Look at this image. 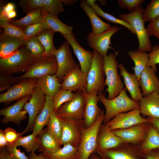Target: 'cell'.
<instances>
[{"label": "cell", "instance_id": "1", "mask_svg": "<svg viewBox=\"0 0 159 159\" xmlns=\"http://www.w3.org/2000/svg\"><path fill=\"white\" fill-rule=\"evenodd\" d=\"M36 59L24 45L9 57L0 58V75L9 76L25 72Z\"/></svg>", "mask_w": 159, "mask_h": 159}, {"label": "cell", "instance_id": "2", "mask_svg": "<svg viewBox=\"0 0 159 159\" xmlns=\"http://www.w3.org/2000/svg\"><path fill=\"white\" fill-rule=\"evenodd\" d=\"M100 101L104 106L106 112L104 122L107 123L117 115L132 110L139 106V102L133 101L126 93L124 88L119 94L115 98L109 100L107 98L102 92L98 93Z\"/></svg>", "mask_w": 159, "mask_h": 159}, {"label": "cell", "instance_id": "3", "mask_svg": "<svg viewBox=\"0 0 159 159\" xmlns=\"http://www.w3.org/2000/svg\"><path fill=\"white\" fill-rule=\"evenodd\" d=\"M104 113L102 111L98 118L90 127H81V137L78 148L77 159H90V156L96 152L97 146L99 130L104 121Z\"/></svg>", "mask_w": 159, "mask_h": 159}, {"label": "cell", "instance_id": "4", "mask_svg": "<svg viewBox=\"0 0 159 159\" xmlns=\"http://www.w3.org/2000/svg\"><path fill=\"white\" fill-rule=\"evenodd\" d=\"M118 51H115L103 57V68L106 76L105 85L107 86L106 92H108V99H113L120 93L124 85L118 72V61L116 59Z\"/></svg>", "mask_w": 159, "mask_h": 159}, {"label": "cell", "instance_id": "5", "mask_svg": "<svg viewBox=\"0 0 159 159\" xmlns=\"http://www.w3.org/2000/svg\"><path fill=\"white\" fill-rule=\"evenodd\" d=\"M143 10L142 7L140 6L130 13L120 15L119 18L130 24L135 30L139 43L137 50L141 52H150L152 46L150 35L144 26Z\"/></svg>", "mask_w": 159, "mask_h": 159}, {"label": "cell", "instance_id": "6", "mask_svg": "<svg viewBox=\"0 0 159 159\" xmlns=\"http://www.w3.org/2000/svg\"><path fill=\"white\" fill-rule=\"evenodd\" d=\"M93 57L90 69L87 74L86 92L96 90L102 92L105 85L103 68V57L97 52L93 50Z\"/></svg>", "mask_w": 159, "mask_h": 159}, {"label": "cell", "instance_id": "7", "mask_svg": "<svg viewBox=\"0 0 159 159\" xmlns=\"http://www.w3.org/2000/svg\"><path fill=\"white\" fill-rule=\"evenodd\" d=\"M73 98L66 102L55 112L60 118H67L77 121L84 118L85 99L83 92L77 91Z\"/></svg>", "mask_w": 159, "mask_h": 159}, {"label": "cell", "instance_id": "8", "mask_svg": "<svg viewBox=\"0 0 159 159\" xmlns=\"http://www.w3.org/2000/svg\"><path fill=\"white\" fill-rule=\"evenodd\" d=\"M58 65L54 56H43L36 59L24 74L17 77L18 80L28 78L38 79L47 74H56Z\"/></svg>", "mask_w": 159, "mask_h": 159}, {"label": "cell", "instance_id": "9", "mask_svg": "<svg viewBox=\"0 0 159 159\" xmlns=\"http://www.w3.org/2000/svg\"><path fill=\"white\" fill-rule=\"evenodd\" d=\"M37 79L19 80L5 92L0 95V103L9 104L24 97L31 96L36 86Z\"/></svg>", "mask_w": 159, "mask_h": 159}, {"label": "cell", "instance_id": "10", "mask_svg": "<svg viewBox=\"0 0 159 159\" xmlns=\"http://www.w3.org/2000/svg\"><path fill=\"white\" fill-rule=\"evenodd\" d=\"M120 29L119 26L115 25L101 33L95 34L92 32L89 33L87 35L86 39L89 46L103 57L107 55V52L109 49L115 51V48L110 46L111 38Z\"/></svg>", "mask_w": 159, "mask_h": 159}, {"label": "cell", "instance_id": "11", "mask_svg": "<svg viewBox=\"0 0 159 159\" xmlns=\"http://www.w3.org/2000/svg\"><path fill=\"white\" fill-rule=\"evenodd\" d=\"M139 106L133 110L126 112H122L115 116L107 122L106 127L111 131L124 129L134 125L145 123L149 121L140 115Z\"/></svg>", "mask_w": 159, "mask_h": 159}, {"label": "cell", "instance_id": "12", "mask_svg": "<svg viewBox=\"0 0 159 159\" xmlns=\"http://www.w3.org/2000/svg\"><path fill=\"white\" fill-rule=\"evenodd\" d=\"M45 102L46 95L36 86L30 100L23 107L28 114L29 120L27 126L21 132L22 135L32 130L35 119L43 110Z\"/></svg>", "mask_w": 159, "mask_h": 159}, {"label": "cell", "instance_id": "13", "mask_svg": "<svg viewBox=\"0 0 159 159\" xmlns=\"http://www.w3.org/2000/svg\"><path fill=\"white\" fill-rule=\"evenodd\" d=\"M70 45L67 41L63 42L57 49L55 55L58 65L57 78L60 83L62 82L65 75L75 68L77 65L74 59L70 48Z\"/></svg>", "mask_w": 159, "mask_h": 159}, {"label": "cell", "instance_id": "14", "mask_svg": "<svg viewBox=\"0 0 159 159\" xmlns=\"http://www.w3.org/2000/svg\"><path fill=\"white\" fill-rule=\"evenodd\" d=\"M59 118L62 125L59 144L63 145L70 144L78 147L81 139V127L83 120L77 121L67 118Z\"/></svg>", "mask_w": 159, "mask_h": 159}, {"label": "cell", "instance_id": "15", "mask_svg": "<svg viewBox=\"0 0 159 159\" xmlns=\"http://www.w3.org/2000/svg\"><path fill=\"white\" fill-rule=\"evenodd\" d=\"M31 96L22 98L11 105L1 109L0 115L4 117L1 120L2 123L6 124L10 122L19 125L26 118L27 112L23 110V107L26 102L30 100Z\"/></svg>", "mask_w": 159, "mask_h": 159}, {"label": "cell", "instance_id": "16", "mask_svg": "<svg viewBox=\"0 0 159 159\" xmlns=\"http://www.w3.org/2000/svg\"><path fill=\"white\" fill-rule=\"evenodd\" d=\"M80 66L78 64L75 68L65 75L61 83L60 88L72 92L86 91L87 73H84Z\"/></svg>", "mask_w": 159, "mask_h": 159}, {"label": "cell", "instance_id": "17", "mask_svg": "<svg viewBox=\"0 0 159 159\" xmlns=\"http://www.w3.org/2000/svg\"><path fill=\"white\" fill-rule=\"evenodd\" d=\"M85 106L83 122L85 127L88 128L92 125L100 115L102 111L97 103L100 101L98 92L94 90L90 92H83Z\"/></svg>", "mask_w": 159, "mask_h": 159}, {"label": "cell", "instance_id": "18", "mask_svg": "<svg viewBox=\"0 0 159 159\" xmlns=\"http://www.w3.org/2000/svg\"><path fill=\"white\" fill-rule=\"evenodd\" d=\"M72 47L80 63L81 70L87 74L90 67L93 52L85 49L80 45L73 33L70 34H61Z\"/></svg>", "mask_w": 159, "mask_h": 159}, {"label": "cell", "instance_id": "19", "mask_svg": "<svg viewBox=\"0 0 159 159\" xmlns=\"http://www.w3.org/2000/svg\"><path fill=\"white\" fill-rule=\"evenodd\" d=\"M118 67L120 75L123 78L125 88L130 93L131 99L134 101L139 102L143 97L140 88L138 79L135 74L127 71L122 64H119Z\"/></svg>", "mask_w": 159, "mask_h": 159}, {"label": "cell", "instance_id": "20", "mask_svg": "<svg viewBox=\"0 0 159 159\" xmlns=\"http://www.w3.org/2000/svg\"><path fill=\"white\" fill-rule=\"evenodd\" d=\"M155 72L152 68L147 66L141 74L139 82L143 97L154 91L159 94V80Z\"/></svg>", "mask_w": 159, "mask_h": 159}, {"label": "cell", "instance_id": "21", "mask_svg": "<svg viewBox=\"0 0 159 159\" xmlns=\"http://www.w3.org/2000/svg\"><path fill=\"white\" fill-rule=\"evenodd\" d=\"M140 113L143 116L159 118V94L155 91L143 97L139 102Z\"/></svg>", "mask_w": 159, "mask_h": 159}, {"label": "cell", "instance_id": "22", "mask_svg": "<svg viewBox=\"0 0 159 159\" xmlns=\"http://www.w3.org/2000/svg\"><path fill=\"white\" fill-rule=\"evenodd\" d=\"M23 38L6 35L3 33L0 35V58L5 59L13 54L21 47L24 45Z\"/></svg>", "mask_w": 159, "mask_h": 159}, {"label": "cell", "instance_id": "23", "mask_svg": "<svg viewBox=\"0 0 159 159\" xmlns=\"http://www.w3.org/2000/svg\"><path fill=\"white\" fill-rule=\"evenodd\" d=\"M38 152L44 153H54L61 148V145L47 127L38 135Z\"/></svg>", "mask_w": 159, "mask_h": 159}, {"label": "cell", "instance_id": "24", "mask_svg": "<svg viewBox=\"0 0 159 159\" xmlns=\"http://www.w3.org/2000/svg\"><path fill=\"white\" fill-rule=\"evenodd\" d=\"M125 142L121 138L114 134L105 126L104 127L98 137L97 145L96 152L115 148Z\"/></svg>", "mask_w": 159, "mask_h": 159}, {"label": "cell", "instance_id": "25", "mask_svg": "<svg viewBox=\"0 0 159 159\" xmlns=\"http://www.w3.org/2000/svg\"><path fill=\"white\" fill-rule=\"evenodd\" d=\"M144 124L137 125L127 128L112 131L125 142L135 143L142 139L145 135L147 130L146 125Z\"/></svg>", "mask_w": 159, "mask_h": 159}, {"label": "cell", "instance_id": "26", "mask_svg": "<svg viewBox=\"0 0 159 159\" xmlns=\"http://www.w3.org/2000/svg\"><path fill=\"white\" fill-rule=\"evenodd\" d=\"M79 5L90 19L92 32L99 34L111 27L109 24L105 22L99 18L93 9L88 5L86 0H81Z\"/></svg>", "mask_w": 159, "mask_h": 159}, {"label": "cell", "instance_id": "27", "mask_svg": "<svg viewBox=\"0 0 159 159\" xmlns=\"http://www.w3.org/2000/svg\"><path fill=\"white\" fill-rule=\"evenodd\" d=\"M61 86L56 74H47L37 79L36 87L52 98Z\"/></svg>", "mask_w": 159, "mask_h": 159}, {"label": "cell", "instance_id": "28", "mask_svg": "<svg viewBox=\"0 0 159 159\" xmlns=\"http://www.w3.org/2000/svg\"><path fill=\"white\" fill-rule=\"evenodd\" d=\"M54 111V106L52 98L46 95L44 106L41 112L37 116L33 126L32 132L37 135L47 125L52 112Z\"/></svg>", "mask_w": 159, "mask_h": 159}, {"label": "cell", "instance_id": "29", "mask_svg": "<svg viewBox=\"0 0 159 159\" xmlns=\"http://www.w3.org/2000/svg\"><path fill=\"white\" fill-rule=\"evenodd\" d=\"M43 20L47 28L55 33L59 32L61 34H70L72 33L73 27L68 26L61 21L57 16L48 13L43 8Z\"/></svg>", "mask_w": 159, "mask_h": 159}, {"label": "cell", "instance_id": "30", "mask_svg": "<svg viewBox=\"0 0 159 159\" xmlns=\"http://www.w3.org/2000/svg\"><path fill=\"white\" fill-rule=\"evenodd\" d=\"M127 53L134 63L135 66L132 69L134 74L139 80L141 73L147 66L149 59V54L138 50H129Z\"/></svg>", "mask_w": 159, "mask_h": 159}, {"label": "cell", "instance_id": "31", "mask_svg": "<svg viewBox=\"0 0 159 159\" xmlns=\"http://www.w3.org/2000/svg\"><path fill=\"white\" fill-rule=\"evenodd\" d=\"M43 8H39L27 14L20 19L13 20L11 23L17 26L24 30L27 26L42 22L43 19Z\"/></svg>", "mask_w": 159, "mask_h": 159}, {"label": "cell", "instance_id": "32", "mask_svg": "<svg viewBox=\"0 0 159 159\" xmlns=\"http://www.w3.org/2000/svg\"><path fill=\"white\" fill-rule=\"evenodd\" d=\"M54 33L50 29H47L41 32L36 36L44 48L45 52L43 56H55L56 54L57 49L53 42Z\"/></svg>", "mask_w": 159, "mask_h": 159}, {"label": "cell", "instance_id": "33", "mask_svg": "<svg viewBox=\"0 0 159 159\" xmlns=\"http://www.w3.org/2000/svg\"><path fill=\"white\" fill-rule=\"evenodd\" d=\"M78 148L67 144L54 153H43L47 159H77Z\"/></svg>", "mask_w": 159, "mask_h": 159}, {"label": "cell", "instance_id": "34", "mask_svg": "<svg viewBox=\"0 0 159 159\" xmlns=\"http://www.w3.org/2000/svg\"><path fill=\"white\" fill-rule=\"evenodd\" d=\"M37 135L32 132L30 135L22 136L14 145L16 147H22L25 149L27 152L30 153L32 152H35L39 148Z\"/></svg>", "mask_w": 159, "mask_h": 159}, {"label": "cell", "instance_id": "35", "mask_svg": "<svg viewBox=\"0 0 159 159\" xmlns=\"http://www.w3.org/2000/svg\"><path fill=\"white\" fill-rule=\"evenodd\" d=\"M92 8L98 15L112 23L118 24L127 28L133 34H136V32L133 27L129 23L122 20L117 18L112 15L104 12L99 5L95 3Z\"/></svg>", "mask_w": 159, "mask_h": 159}, {"label": "cell", "instance_id": "36", "mask_svg": "<svg viewBox=\"0 0 159 159\" xmlns=\"http://www.w3.org/2000/svg\"><path fill=\"white\" fill-rule=\"evenodd\" d=\"M24 45L36 59H39L43 56L45 52L44 48L36 36L25 40Z\"/></svg>", "mask_w": 159, "mask_h": 159}, {"label": "cell", "instance_id": "37", "mask_svg": "<svg viewBox=\"0 0 159 159\" xmlns=\"http://www.w3.org/2000/svg\"><path fill=\"white\" fill-rule=\"evenodd\" d=\"M47 127L59 143L62 132V125L60 118L54 111L52 112L47 125Z\"/></svg>", "mask_w": 159, "mask_h": 159}, {"label": "cell", "instance_id": "38", "mask_svg": "<svg viewBox=\"0 0 159 159\" xmlns=\"http://www.w3.org/2000/svg\"><path fill=\"white\" fill-rule=\"evenodd\" d=\"M142 148L145 151L159 149V133L153 126L148 130Z\"/></svg>", "mask_w": 159, "mask_h": 159}, {"label": "cell", "instance_id": "39", "mask_svg": "<svg viewBox=\"0 0 159 159\" xmlns=\"http://www.w3.org/2000/svg\"><path fill=\"white\" fill-rule=\"evenodd\" d=\"M74 93L68 90L60 88L52 99L54 106V112L64 103L69 101L74 97Z\"/></svg>", "mask_w": 159, "mask_h": 159}, {"label": "cell", "instance_id": "40", "mask_svg": "<svg viewBox=\"0 0 159 159\" xmlns=\"http://www.w3.org/2000/svg\"><path fill=\"white\" fill-rule=\"evenodd\" d=\"M143 17L145 22H150L159 17V0H152L143 9Z\"/></svg>", "mask_w": 159, "mask_h": 159}, {"label": "cell", "instance_id": "41", "mask_svg": "<svg viewBox=\"0 0 159 159\" xmlns=\"http://www.w3.org/2000/svg\"><path fill=\"white\" fill-rule=\"evenodd\" d=\"M0 26L4 29L3 33L11 37L24 38V30L14 25L11 22L0 21Z\"/></svg>", "mask_w": 159, "mask_h": 159}, {"label": "cell", "instance_id": "42", "mask_svg": "<svg viewBox=\"0 0 159 159\" xmlns=\"http://www.w3.org/2000/svg\"><path fill=\"white\" fill-rule=\"evenodd\" d=\"M43 9L47 13L57 16L64 10L61 0H43Z\"/></svg>", "mask_w": 159, "mask_h": 159}, {"label": "cell", "instance_id": "43", "mask_svg": "<svg viewBox=\"0 0 159 159\" xmlns=\"http://www.w3.org/2000/svg\"><path fill=\"white\" fill-rule=\"evenodd\" d=\"M47 29H48L43 20L40 23L29 26L26 27L24 30L25 36L24 38L25 40L36 36L41 32Z\"/></svg>", "mask_w": 159, "mask_h": 159}, {"label": "cell", "instance_id": "44", "mask_svg": "<svg viewBox=\"0 0 159 159\" xmlns=\"http://www.w3.org/2000/svg\"><path fill=\"white\" fill-rule=\"evenodd\" d=\"M19 5L27 14L37 9L43 8V0H20Z\"/></svg>", "mask_w": 159, "mask_h": 159}, {"label": "cell", "instance_id": "45", "mask_svg": "<svg viewBox=\"0 0 159 159\" xmlns=\"http://www.w3.org/2000/svg\"><path fill=\"white\" fill-rule=\"evenodd\" d=\"M149 57L147 66L152 68L156 72L157 70L156 65L159 64V44L152 46Z\"/></svg>", "mask_w": 159, "mask_h": 159}, {"label": "cell", "instance_id": "46", "mask_svg": "<svg viewBox=\"0 0 159 159\" xmlns=\"http://www.w3.org/2000/svg\"><path fill=\"white\" fill-rule=\"evenodd\" d=\"M119 6L122 9H127L132 12L141 6L144 0H117Z\"/></svg>", "mask_w": 159, "mask_h": 159}, {"label": "cell", "instance_id": "47", "mask_svg": "<svg viewBox=\"0 0 159 159\" xmlns=\"http://www.w3.org/2000/svg\"><path fill=\"white\" fill-rule=\"evenodd\" d=\"M17 77L14 75H0V91L7 90L18 82Z\"/></svg>", "mask_w": 159, "mask_h": 159}, {"label": "cell", "instance_id": "48", "mask_svg": "<svg viewBox=\"0 0 159 159\" xmlns=\"http://www.w3.org/2000/svg\"><path fill=\"white\" fill-rule=\"evenodd\" d=\"M4 132L7 142L9 145H14L22 136L21 132H17L15 130L8 127Z\"/></svg>", "mask_w": 159, "mask_h": 159}, {"label": "cell", "instance_id": "49", "mask_svg": "<svg viewBox=\"0 0 159 159\" xmlns=\"http://www.w3.org/2000/svg\"><path fill=\"white\" fill-rule=\"evenodd\" d=\"M16 148L14 145L9 144L6 147L11 159H29V157L26 156L24 153L21 152Z\"/></svg>", "mask_w": 159, "mask_h": 159}, {"label": "cell", "instance_id": "50", "mask_svg": "<svg viewBox=\"0 0 159 159\" xmlns=\"http://www.w3.org/2000/svg\"><path fill=\"white\" fill-rule=\"evenodd\" d=\"M15 6L14 4L9 3L1 7L0 13V21L11 22V21L9 17L10 14L15 10Z\"/></svg>", "mask_w": 159, "mask_h": 159}, {"label": "cell", "instance_id": "51", "mask_svg": "<svg viewBox=\"0 0 159 159\" xmlns=\"http://www.w3.org/2000/svg\"><path fill=\"white\" fill-rule=\"evenodd\" d=\"M146 29L150 36H154L159 39V17L150 22Z\"/></svg>", "mask_w": 159, "mask_h": 159}, {"label": "cell", "instance_id": "52", "mask_svg": "<svg viewBox=\"0 0 159 159\" xmlns=\"http://www.w3.org/2000/svg\"><path fill=\"white\" fill-rule=\"evenodd\" d=\"M110 159H135L127 153L118 151H108L105 152Z\"/></svg>", "mask_w": 159, "mask_h": 159}, {"label": "cell", "instance_id": "53", "mask_svg": "<svg viewBox=\"0 0 159 159\" xmlns=\"http://www.w3.org/2000/svg\"><path fill=\"white\" fill-rule=\"evenodd\" d=\"M8 145L6 140L4 130H0V148H6Z\"/></svg>", "mask_w": 159, "mask_h": 159}, {"label": "cell", "instance_id": "54", "mask_svg": "<svg viewBox=\"0 0 159 159\" xmlns=\"http://www.w3.org/2000/svg\"><path fill=\"white\" fill-rule=\"evenodd\" d=\"M149 122L151 123L159 133V118H153L148 117Z\"/></svg>", "mask_w": 159, "mask_h": 159}, {"label": "cell", "instance_id": "55", "mask_svg": "<svg viewBox=\"0 0 159 159\" xmlns=\"http://www.w3.org/2000/svg\"><path fill=\"white\" fill-rule=\"evenodd\" d=\"M0 159H11L6 148H0Z\"/></svg>", "mask_w": 159, "mask_h": 159}, {"label": "cell", "instance_id": "56", "mask_svg": "<svg viewBox=\"0 0 159 159\" xmlns=\"http://www.w3.org/2000/svg\"><path fill=\"white\" fill-rule=\"evenodd\" d=\"M29 158V159H47L42 153L37 155L34 152H32L30 153Z\"/></svg>", "mask_w": 159, "mask_h": 159}, {"label": "cell", "instance_id": "57", "mask_svg": "<svg viewBox=\"0 0 159 159\" xmlns=\"http://www.w3.org/2000/svg\"><path fill=\"white\" fill-rule=\"evenodd\" d=\"M147 159H159V152L153 153L148 155Z\"/></svg>", "mask_w": 159, "mask_h": 159}, {"label": "cell", "instance_id": "58", "mask_svg": "<svg viewBox=\"0 0 159 159\" xmlns=\"http://www.w3.org/2000/svg\"><path fill=\"white\" fill-rule=\"evenodd\" d=\"M62 2L67 5H73L77 2L78 0H61Z\"/></svg>", "mask_w": 159, "mask_h": 159}, {"label": "cell", "instance_id": "59", "mask_svg": "<svg viewBox=\"0 0 159 159\" xmlns=\"http://www.w3.org/2000/svg\"><path fill=\"white\" fill-rule=\"evenodd\" d=\"M86 1L88 5L90 7H92V6L95 3V2L96 1L94 0H87Z\"/></svg>", "mask_w": 159, "mask_h": 159}, {"label": "cell", "instance_id": "60", "mask_svg": "<svg viewBox=\"0 0 159 159\" xmlns=\"http://www.w3.org/2000/svg\"><path fill=\"white\" fill-rule=\"evenodd\" d=\"M90 159H100L98 156L96 154L93 153L90 156Z\"/></svg>", "mask_w": 159, "mask_h": 159}, {"label": "cell", "instance_id": "61", "mask_svg": "<svg viewBox=\"0 0 159 159\" xmlns=\"http://www.w3.org/2000/svg\"><path fill=\"white\" fill-rule=\"evenodd\" d=\"M99 1L100 2L101 4L102 5H105L106 4L105 1L104 0H99Z\"/></svg>", "mask_w": 159, "mask_h": 159}, {"label": "cell", "instance_id": "62", "mask_svg": "<svg viewBox=\"0 0 159 159\" xmlns=\"http://www.w3.org/2000/svg\"></svg>", "mask_w": 159, "mask_h": 159}]
</instances>
